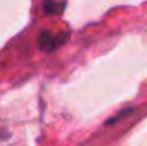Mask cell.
<instances>
[{
    "instance_id": "cell-2",
    "label": "cell",
    "mask_w": 147,
    "mask_h": 146,
    "mask_svg": "<svg viewBox=\"0 0 147 146\" xmlns=\"http://www.w3.org/2000/svg\"><path fill=\"white\" fill-rule=\"evenodd\" d=\"M64 7V3H56L54 0H43V12L45 14H54V13H61Z\"/></svg>"
},
{
    "instance_id": "cell-3",
    "label": "cell",
    "mask_w": 147,
    "mask_h": 146,
    "mask_svg": "<svg viewBox=\"0 0 147 146\" xmlns=\"http://www.w3.org/2000/svg\"><path fill=\"white\" fill-rule=\"evenodd\" d=\"M133 110H134V107L129 106V107H126V109H123V110L117 112V115H116V116H113V117H110L109 120H106V125H114V123H117L119 120H121V119L127 117L129 115H131V112H133Z\"/></svg>"
},
{
    "instance_id": "cell-1",
    "label": "cell",
    "mask_w": 147,
    "mask_h": 146,
    "mask_svg": "<svg viewBox=\"0 0 147 146\" xmlns=\"http://www.w3.org/2000/svg\"><path fill=\"white\" fill-rule=\"evenodd\" d=\"M69 40V33L67 32H60V33H53L50 30H43L39 35L37 45L43 52H54L61 45H64Z\"/></svg>"
}]
</instances>
